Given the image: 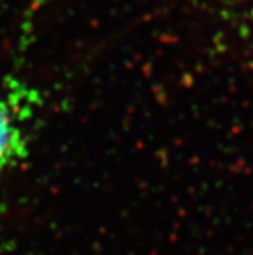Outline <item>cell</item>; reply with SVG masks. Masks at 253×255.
Returning <instances> with one entry per match:
<instances>
[{
    "instance_id": "obj_1",
    "label": "cell",
    "mask_w": 253,
    "mask_h": 255,
    "mask_svg": "<svg viewBox=\"0 0 253 255\" xmlns=\"http://www.w3.org/2000/svg\"><path fill=\"white\" fill-rule=\"evenodd\" d=\"M17 132L3 101H0V175L17 153Z\"/></svg>"
}]
</instances>
